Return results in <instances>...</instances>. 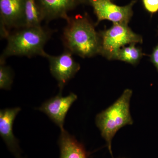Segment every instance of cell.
I'll use <instances>...</instances> for the list:
<instances>
[{
	"label": "cell",
	"mask_w": 158,
	"mask_h": 158,
	"mask_svg": "<svg viewBox=\"0 0 158 158\" xmlns=\"http://www.w3.org/2000/svg\"><path fill=\"white\" fill-rule=\"evenodd\" d=\"M100 45L99 54L109 60H113L117 51L131 44L142 43L141 35L132 31L128 25L113 23L108 30L99 33Z\"/></svg>",
	"instance_id": "cell-4"
},
{
	"label": "cell",
	"mask_w": 158,
	"mask_h": 158,
	"mask_svg": "<svg viewBox=\"0 0 158 158\" xmlns=\"http://www.w3.org/2000/svg\"><path fill=\"white\" fill-rule=\"evenodd\" d=\"M132 93L131 89H126L113 105L96 116L97 126L106 141L108 150L112 157V142L113 137L122 127L133 123L130 110V100Z\"/></svg>",
	"instance_id": "cell-3"
},
{
	"label": "cell",
	"mask_w": 158,
	"mask_h": 158,
	"mask_svg": "<svg viewBox=\"0 0 158 158\" xmlns=\"http://www.w3.org/2000/svg\"><path fill=\"white\" fill-rule=\"evenodd\" d=\"M66 21L62 39L66 50L84 58L99 54V35L88 17L78 15Z\"/></svg>",
	"instance_id": "cell-1"
},
{
	"label": "cell",
	"mask_w": 158,
	"mask_h": 158,
	"mask_svg": "<svg viewBox=\"0 0 158 158\" xmlns=\"http://www.w3.org/2000/svg\"><path fill=\"white\" fill-rule=\"evenodd\" d=\"M43 20L37 0H25L24 27L41 26Z\"/></svg>",
	"instance_id": "cell-12"
},
{
	"label": "cell",
	"mask_w": 158,
	"mask_h": 158,
	"mask_svg": "<svg viewBox=\"0 0 158 158\" xmlns=\"http://www.w3.org/2000/svg\"><path fill=\"white\" fill-rule=\"evenodd\" d=\"M21 109L9 108L0 111V135L9 151L15 158H23L19 141L13 132V125L15 117Z\"/></svg>",
	"instance_id": "cell-9"
},
{
	"label": "cell",
	"mask_w": 158,
	"mask_h": 158,
	"mask_svg": "<svg viewBox=\"0 0 158 158\" xmlns=\"http://www.w3.org/2000/svg\"><path fill=\"white\" fill-rule=\"evenodd\" d=\"M111 1H114V0H111Z\"/></svg>",
	"instance_id": "cell-18"
},
{
	"label": "cell",
	"mask_w": 158,
	"mask_h": 158,
	"mask_svg": "<svg viewBox=\"0 0 158 158\" xmlns=\"http://www.w3.org/2000/svg\"><path fill=\"white\" fill-rule=\"evenodd\" d=\"M25 0H0L1 36L7 39L12 29L24 27Z\"/></svg>",
	"instance_id": "cell-6"
},
{
	"label": "cell",
	"mask_w": 158,
	"mask_h": 158,
	"mask_svg": "<svg viewBox=\"0 0 158 158\" xmlns=\"http://www.w3.org/2000/svg\"><path fill=\"white\" fill-rule=\"evenodd\" d=\"M135 44H131L117 51L113 60H119L135 65L139 62L143 56L141 48L136 47Z\"/></svg>",
	"instance_id": "cell-13"
},
{
	"label": "cell",
	"mask_w": 158,
	"mask_h": 158,
	"mask_svg": "<svg viewBox=\"0 0 158 158\" xmlns=\"http://www.w3.org/2000/svg\"><path fill=\"white\" fill-rule=\"evenodd\" d=\"M77 99V96L74 93H70L67 96L63 97L62 93H59L44 102L38 110L46 114L61 130H63L66 114Z\"/></svg>",
	"instance_id": "cell-8"
},
{
	"label": "cell",
	"mask_w": 158,
	"mask_h": 158,
	"mask_svg": "<svg viewBox=\"0 0 158 158\" xmlns=\"http://www.w3.org/2000/svg\"><path fill=\"white\" fill-rule=\"evenodd\" d=\"M61 131L58 141L59 158H88V152L83 144L65 129Z\"/></svg>",
	"instance_id": "cell-11"
},
{
	"label": "cell",
	"mask_w": 158,
	"mask_h": 158,
	"mask_svg": "<svg viewBox=\"0 0 158 158\" xmlns=\"http://www.w3.org/2000/svg\"><path fill=\"white\" fill-rule=\"evenodd\" d=\"M13 73L11 68L0 61V89L9 90L13 83Z\"/></svg>",
	"instance_id": "cell-14"
},
{
	"label": "cell",
	"mask_w": 158,
	"mask_h": 158,
	"mask_svg": "<svg viewBox=\"0 0 158 158\" xmlns=\"http://www.w3.org/2000/svg\"></svg>",
	"instance_id": "cell-19"
},
{
	"label": "cell",
	"mask_w": 158,
	"mask_h": 158,
	"mask_svg": "<svg viewBox=\"0 0 158 158\" xmlns=\"http://www.w3.org/2000/svg\"><path fill=\"white\" fill-rule=\"evenodd\" d=\"M80 4H89L90 0H78Z\"/></svg>",
	"instance_id": "cell-17"
},
{
	"label": "cell",
	"mask_w": 158,
	"mask_h": 158,
	"mask_svg": "<svg viewBox=\"0 0 158 158\" xmlns=\"http://www.w3.org/2000/svg\"><path fill=\"white\" fill-rule=\"evenodd\" d=\"M70 52L65 50L59 56H51L47 54L45 58L49 63L52 75L58 82L60 93L67 82L72 79L80 69V65L76 62Z\"/></svg>",
	"instance_id": "cell-7"
},
{
	"label": "cell",
	"mask_w": 158,
	"mask_h": 158,
	"mask_svg": "<svg viewBox=\"0 0 158 158\" xmlns=\"http://www.w3.org/2000/svg\"><path fill=\"white\" fill-rule=\"evenodd\" d=\"M52 32L41 25L17 29L7 37V45L0 61L5 62L7 58L14 56L45 57L47 53L44 50V47L50 38Z\"/></svg>",
	"instance_id": "cell-2"
},
{
	"label": "cell",
	"mask_w": 158,
	"mask_h": 158,
	"mask_svg": "<svg viewBox=\"0 0 158 158\" xmlns=\"http://www.w3.org/2000/svg\"><path fill=\"white\" fill-rule=\"evenodd\" d=\"M44 20L47 21L57 19L67 20L69 11L76 8L78 0H37Z\"/></svg>",
	"instance_id": "cell-10"
},
{
	"label": "cell",
	"mask_w": 158,
	"mask_h": 158,
	"mask_svg": "<svg viewBox=\"0 0 158 158\" xmlns=\"http://www.w3.org/2000/svg\"><path fill=\"white\" fill-rule=\"evenodd\" d=\"M137 0H132L124 6H117L111 0H90L89 5L93 8L97 18V24L105 20L113 23L128 25L132 17L133 7Z\"/></svg>",
	"instance_id": "cell-5"
},
{
	"label": "cell",
	"mask_w": 158,
	"mask_h": 158,
	"mask_svg": "<svg viewBox=\"0 0 158 158\" xmlns=\"http://www.w3.org/2000/svg\"><path fill=\"white\" fill-rule=\"evenodd\" d=\"M145 9L153 14L158 11V0H142Z\"/></svg>",
	"instance_id": "cell-15"
},
{
	"label": "cell",
	"mask_w": 158,
	"mask_h": 158,
	"mask_svg": "<svg viewBox=\"0 0 158 158\" xmlns=\"http://www.w3.org/2000/svg\"><path fill=\"white\" fill-rule=\"evenodd\" d=\"M150 61L158 71V44L153 50L150 56Z\"/></svg>",
	"instance_id": "cell-16"
}]
</instances>
